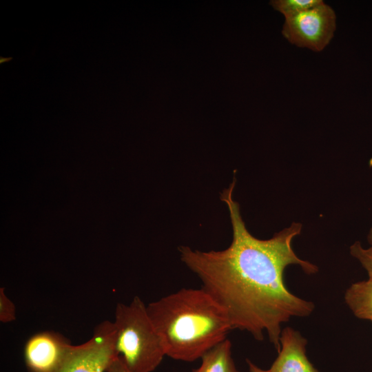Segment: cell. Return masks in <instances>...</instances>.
I'll return each mask as SVG.
<instances>
[{"label": "cell", "instance_id": "1", "mask_svg": "<svg viewBox=\"0 0 372 372\" xmlns=\"http://www.w3.org/2000/svg\"><path fill=\"white\" fill-rule=\"evenodd\" d=\"M235 184L234 179L220 194L229 211L231 245L210 251L180 246V259L199 278L201 288L226 311L233 329L246 331L258 341L266 334L278 352L282 324L293 317L309 316L315 309L313 302L290 292L284 271L296 265L311 275L318 267L298 258L293 250L291 242L301 233L300 223H293L268 240L253 236L232 198Z\"/></svg>", "mask_w": 372, "mask_h": 372}, {"label": "cell", "instance_id": "2", "mask_svg": "<svg viewBox=\"0 0 372 372\" xmlns=\"http://www.w3.org/2000/svg\"><path fill=\"white\" fill-rule=\"evenodd\" d=\"M147 311L165 355L176 360L200 358L233 329L226 311L202 288H183L150 302Z\"/></svg>", "mask_w": 372, "mask_h": 372}, {"label": "cell", "instance_id": "3", "mask_svg": "<svg viewBox=\"0 0 372 372\" xmlns=\"http://www.w3.org/2000/svg\"><path fill=\"white\" fill-rule=\"evenodd\" d=\"M114 325L115 350L130 372H152L165 352L162 340L142 300L135 296L128 305L118 303Z\"/></svg>", "mask_w": 372, "mask_h": 372}, {"label": "cell", "instance_id": "4", "mask_svg": "<svg viewBox=\"0 0 372 372\" xmlns=\"http://www.w3.org/2000/svg\"><path fill=\"white\" fill-rule=\"evenodd\" d=\"M283 37L291 44L319 52L334 36L336 15L322 1L304 11L285 18Z\"/></svg>", "mask_w": 372, "mask_h": 372}, {"label": "cell", "instance_id": "5", "mask_svg": "<svg viewBox=\"0 0 372 372\" xmlns=\"http://www.w3.org/2000/svg\"><path fill=\"white\" fill-rule=\"evenodd\" d=\"M116 331L113 322L99 324L93 336L80 345H70L61 366L55 372H105L118 355L115 350Z\"/></svg>", "mask_w": 372, "mask_h": 372}, {"label": "cell", "instance_id": "6", "mask_svg": "<svg viewBox=\"0 0 372 372\" xmlns=\"http://www.w3.org/2000/svg\"><path fill=\"white\" fill-rule=\"evenodd\" d=\"M70 344L61 334L43 331L31 336L24 347V360L29 372H55L63 361Z\"/></svg>", "mask_w": 372, "mask_h": 372}, {"label": "cell", "instance_id": "7", "mask_svg": "<svg viewBox=\"0 0 372 372\" xmlns=\"http://www.w3.org/2000/svg\"><path fill=\"white\" fill-rule=\"evenodd\" d=\"M280 349L269 372H319L306 355L307 340L294 329L287 327L282 330Z\"/></svg>", "mask_w": 372, "mask_h": 372}, {"label": "cell", "instance_id": "8", "mask_svg": "<svg viewBox=\"0 0 372 372\" xmlns=\"http://www.w3.org/2000/svg\"><path fill=\"white\" fill-rule=\"evenodd\" d=\"M344 300L356 318L372 322V279L353 283L345 291Z\"/></svg>", "mask_w": 372, "mask_h": 372}, {"label": "cell", "instance_id": "9", "mask_svg": "<svg viewBox=\"0 0 372 372\" xmlns=\"http://www.w3.org/2000/svg\"><path fill=\"white\" fill-rule=\"evenodd\" d=\"M200 358V365L192 372H240L232 358L231 342L227 338L207 351Z\"/></svg>", "mask_w": 372, "mask_h": 372}, {"label": "cell", "instance_id": "10", "mask_svg": "<svg viewBox=\"0 0 372 372\" xmlns=\"http://www.w3.org/2000/svg\"><path fill=\"white\" fill-rule=\"evenodd\" d=\"M321 1L322 0H274L271 1L270 4L285 18L310 8Z\"/></svg>", "mask_w": 372, "mask_h": 372}, {"label": "cell", "instance_id": "11", "mask_svg": "<svg viewBox=\"0 0 372 372\" xmlns=\"http://www.w3.org/2000/svg\"><path fill=\"white\" fill-rule=\"evenodd\" d=\"M350 254L365 269L369 278L372 279V247L364 248L360 242L356 241L350 247Z\"/></svg>", "mask_w": 372, "mask_h": 372}, {"label": "cell", "instance_id": "12", "mask_svg": "<svg viewBox=\"0 0 372 372\" xmlns=\"http://www.w3.org/2000/svg\"><path fill=\"white\" fill-rule=\"evenodd\" d=\"M15 307L14 303L6 296L4 288L0 289V320L2 322H9L14 320Z\"/></svg>", "mask_w": 372, "mask_h": 372}, {"label": "cell", "instance_id": "13", "mask_svg": "<svg viewBox=\"0 0 372 372\" xmlns=\"http://www.w3.org/2000/svg\"><path fill=\"white\" fill-rule=\"evenodd\" d=\"M105 372H130L120 356L114 358L108 365Z\"/></svg>", "mask_w": 372, "mask_h": 372}, {"label": "cell", "instance_id": "14", "mask_svg": "<svg viewBox=\"0 0 372 372\" xmlns=\"http://www.w3.org/2000/svg\"><path fill=\"white\" fill-rule=\"evenodd\" d=\"M246 362L247 363L249 372H269L268 369L264 370L258 367L249 359H247Z\"/></svg>", "mask_w": 372, "mask_h": 372}, {"label": "cell", "instance_id": "15", "mask_svg": "<svg viewBox=\"0 0 372 372\" xmlns=\"http://www.w3.org/2000/svg\"><path fill=\"white\" fill-rule=\"evenodd\" d=\"M367 238L368 242L372 245V228L370 229Z\"/></svg>", "mask_w": 372, "mask_h": 372}]
</instances>
